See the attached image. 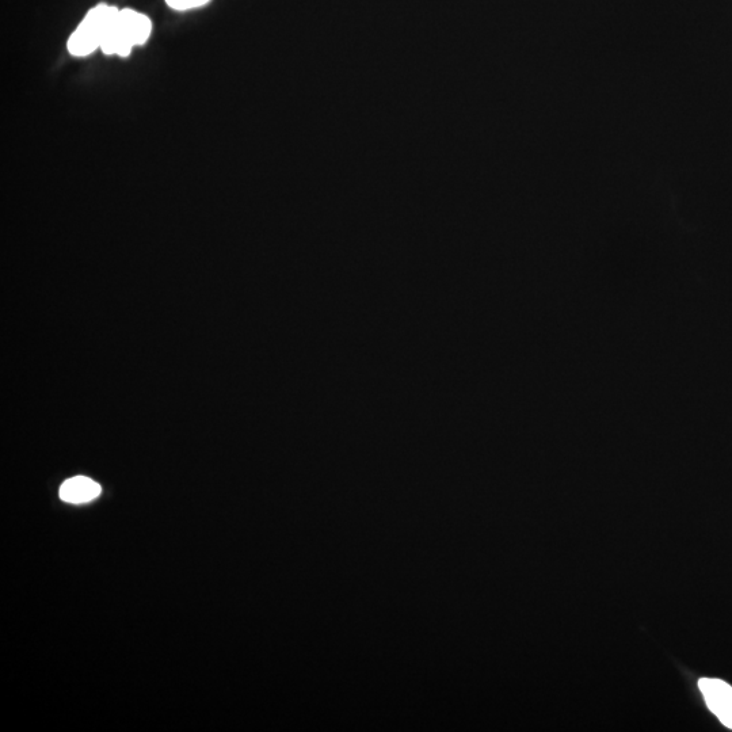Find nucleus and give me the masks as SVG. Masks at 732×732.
<instances>
[{"label": "nucleus", "instance_id": "f257e3e1", "mask_svg": "<svg viewBox=\"0 0 732 732\" xmlns=\"http://www.w3.org/2000/svg\"><path fill=\"white\" fill-rule=\"evenodd\" d=\"M152 30L151 19L135 10H118L106 30L101 51L105 55L129 56L133 47L147 43Z\"/></svg>", "mask_w": 732, "mask_h": 732}, {"label": "nucleus", "instance_id": "f03ea898", "mask_svg": "<svg viewBox=\"0 0 732 732\" xmlns=\"http://www.w3.org/2000/svg\"><path fill=\"white\" fill-rule=\"evenodd\" d=\"M117 11L116 7L108 5H99L90 10L68 40V51L71 55L89 56L97 49H101L106 30Z\"/></svg>", "mask_w": 732, "mask_h": 732}, {"label": "nucleus", "instance_id": "7ed1b4c3", "mask_svg": "<svg viewBox=\"0 0 732 732\" xmlns=\"http://www.w3.org/2000/svg\"><path fill=\"white\" fill-rule=\"evenodd\" d=\"M699 688L709 711L732 730V686L716 678H701Z\"/></svg>", "mask_w": 732, "mask_h": 732}, {"label": "nucleus", "instance_id": "20e7f679", "mask_svg": "<svg viewBox=\"0 0 732 732\" xmlns=\"http://www.w3.org/2000/svg\"><path fill=\"white\" fill-rule=\"evenodd\" d=\"M101 491V486L93 479L86 478V476H75L61 484L59 495L64 502L79 505V503L93 501L99 497Z\"/></svg>", "mask_w": 732, "mask_h": 732}, {"label": "nucleus", "instance_id": "39448f33", "mask_svg": "<svg viewBox=\"0 0 732 732\" xmlns=\"http://www.w3.org/2000/svg\"><path fill=\"white\" fill-rule=\"evenodd\" d=\"M211 0H166L171 9L185 11L207 5Z\"/></svg>", "mask_w": 732, "mask_h": 732}]
</instances>
